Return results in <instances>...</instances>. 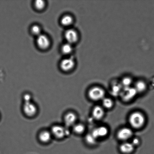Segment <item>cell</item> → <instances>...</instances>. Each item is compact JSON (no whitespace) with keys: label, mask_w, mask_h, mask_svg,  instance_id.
<instances>
[{"label":"cell","mask_w":154,"mask_h":154,"mask_svg":"<svg viewBox=\"0 0 154 154\" xmlns=\"http://www.w3.org/2000/svg\"><path fill=\"white\" fill-rule=\"evenodd\" d=\"M146 122V117L144 115L140 112H135L129 116V125L134 129H141L145 124Z\"/></svg>","instance_id":"1"},{"label":"cell","mask_w":154,"mask_h":154,"mask_svg":"<svg viewBox=\"0 0 154 154\" xmlns=\"http://www.w3.org/2000/svg\"><path fill=\"white\" fill-rule=\"evenodd\" d=\"M53 137L57 140H61L66 138L70 134L69 128L60 125H55L50 130Z\"/></svg>","instance_id":"2"},{"label":"cell","mask_w":154,"mask_h":154,"mask_svg":"<svg viewBox=\"0 0 154 154\" xmlns=\"http://www.w3.org/2000/svg\"><path fill=\"white\" fill-rule=\"evenodd\" d=\"M88 96L92 100H102L105 97V92L102 88L94 87L91 88L88 92Z\"/></svg>","instance_id":"3"},{"label":"cell","mask_w":154,"mask_h":154,"mask_svg":"<svg viewBox=\"0 0 154 154\" xmlns=\"http://www.w3.org/2000/svg\"><path fill=\"white\" fill-rule=\"evenodd\" d=\"M22 111L24 115L27 117L32 118L37 114L38 108L37 106L32 102L23 103Z\"/></svg>","instance_id":"4"},{"label":"cell","mask_w":154,"mask_h":154,"mask_svg":"<svg viewBox=\"0 0 154 154\" xmlns=\"http://www.w3.org/2000/svg\"><path fill=\"white\" fill-rule=\"evenodd\" d=\"M137 94L135 88L131 87L123 88L119 96L123 101L128 102L134 99Z\"/></svg>","instance_id":"5"},{"label":"cell","mask_w":154,"mask_h":154,"mask_svg":"<svg viewBox=\"0 0 154 154\" xmlns=\"http://www.w3.org/2000/svg\"><path fill=\"white\" fill-rule=\"evenodd\" d=\"M78 117L75 112H68L65 114L63 117L64 126L67 128H72L77 123Z\"/></svg>","instance_id":"6"},{"label":"cell","mask_w":154,"mask_h":154,"mask_svg":"<svg viewBox=\"0 0 154 154\" xmlns=\"http://www.w3.org/2000/svg\"><path fill=\"white\" fill-rule=\"evenodd\" d=\"M133 131L131 128L125 127L122 128L117 133V137L119 140L124 142H126L132 138L133 135Z\"/></svg>","instance_id":"7"},{"label":"cell","mask_w":154,"mask_h":154,"mask_svg":"<svg viewBox=\"0 0 154 154\" xmlns=\"http://www.w3.org/2000/svg\"><path fill=\"white\" fill-rule=\"evenodd\" d=\"M109 133L108 128L105 126H100L94 129L91 133L92 135L96 138H103L107 136Z\"/></svg>","instance_id":"8"},{"label":"cell","mask_w":154,"mask_h":154,"mask_svg":"<svg viewBox=\"0 0 154 154\" xmlns=\"http://www.w3.org/2000/svg\"><path fill=\"white\" fill-rule=\"evenodd\" d=\"M75 62L74 60L72 58L64 59L60 63V67L64 71L68 72L72 70L74 67Z\"/></svg>","instance_id":"9"},{"label":"cell","mask_w":154,"mask_h":154,"mask_svg":"<svg viewBox=\"0 0 154 154\" xmlns=\"http://www.w3.org/2000/svg\"><path fill=\"white\" fill-rule=\"evenodd\" d=\"M53 138L50 131L43 130L39 133L38 139L39 141L43 144H48L50 142Z\"/></svg>","instance_id":"10"},{"label":"cell","mask_w":154,"mask_h":154,"mask_svg":"<svg viewBox=\"0 0 154 154\" xmlns=\"http://www.w3.org/2000/svg\"><path fill=\"white\" fill-rule=\"evenodd\" d=\"M65 37L67 43L72 45L76 43L78 39V33L75 30L73 29L67 30L65 33Z\"/></svg>","instance_id":"11"},{"label":"cell","mask_w":154,"mask_h":154,"mask_svg":"<svg viewBox=\"0 0 154 154\" xmlns=\"http://www.w3.org/2000/svg\"><path fill=\"white\" fill-rule=\"evenodd\" d=\"M37 43L39 47L43 49H47L50 45V42L47 36L42 34L37 36Z\"/></svg>","instance_id":"12"},{"label":"cell","mask_w":154,"mask_h":154,"mask_svg":"<svg viewBox=\"0 0 154 154\" xmlns=\"http://www.w3.org/2000/svg\"><path fill=\"white\" fill-rule=\"evenodd\" d=\"M92 116L96 120H100L105 115V111L103 107L100 106H96L92 111Z\"/></svg>","instance_id":"13"},{"label":"cell","mask_w":154,"mask_h":154,"mask_svg":"<svg viewBox=\"0 0 154 154\" xmlns=\"http://www.w3.org/2000/svg\"><path fill=\"white\" fill-rule=\"evenodd\" d=\"M120 150L122 153L125 154H129L134 151L135 147L131 143L124 142L120 146Z\"/></svg>","instance_id":"14"},{"label":"cell","mask_w":154,"mask_h":154,"mask_svg":"<svg viewBox=\"0 0 154 154\" xmlns=\"http://www.w3.org/2000/svg\"><path fill=\"white\" fill-rule=\"evenodd\" d=\"M72 128L73 132L77 135H81L84 134L85 131V126L82 123H76Z\"/></svg>","instance_id":"15"},{"label":"cell","mask_w":154,"mask_h":154,"mask_svg":"<svg viewBox=\"0 0 154 154\" xmlns=\"http://www.w3.org/2000/svg\"><path fill=\"white\" fill-rule=\"evenodd\" d=\"M135 88L137 93H143L146 91L147 88V85L144 81H140L137 82L135 84Z\"/></svg>","instance_id":"16"},{"label":"cell","mask_w":154,"mask_h":154,"mask_svg":"<svg viewBox=\"0 0 154 154\" xmlns=\"http://www.w3.org/2000/svg\"><path fill=\"white\" fill-rule=\"evenodd\" d=\"M73 18L69 15H65L61 20V23L64 26H69L73 23Z\"/></svg>","instance_id":"17"},{"label":"cell","mask_w":154,"mask_h":154,"mask_svg":"<svg viewBox=\"0 0 154 154\" xmlns=\"http://www.w3.org/2000/svg\"><path fill=\"white\" fill-rule=\"evenodd\" d=\"M102 101V105L104 108L106 109H110L112 108L114 103L112 100L110 98L105 97Z\"/></svg>","instance_id":"18"},{"label":"cell","mask_w":154,"mask_h":154,"mask_svg":"<svg viewBox=\"0 0 154 154\" xmlns=\"http://www.w3.org/2000/svg\"><path fill=\"white\" fill-rule=\"evenodd\" d=\"M85 140L87 144L91 146L94 145L97 142V140L95 138L91 133L88 134L86 135Z\"/></svg>","instance_id":"19"},{"label":"cell","mask_w":154,"mask_h":154,"mask_svg":"<svg viewBox=\"0 0 154 154\" xmlns=\"http://www.w3.org/2000/svg\"><path fill=\"white\" fill-rule=\"evenodd\" d=\"M62 51L65 54H69L73 51V47L71 44L66 43L62 46Z\"/></svg>","instance_id":"20"},{"label":"cell","mask_w":154,"mask_h":154,"mask_svg":"<svg viewBox=\"0 0 154 154\" xmlns=\"http://www.w3.org/2000/svg\"><path fill=\"white\" fill-rule=\"evenodd\" d=\"M123 88L122 87L121 84H115L112 88V93L115 95L118 94L120 95Z\"/></svg>","instance_id":"21"},{"label":"cell","mask_w":154,"mask_h":154,"mask_svg":"<svg viewBox=\"0 0 154 154\" xmlns=\"http://www.w3.org/2000/svg\"><path fill=\"white\" fill-rule=\"evenodd\" d=\"M132 82V81L131 79L129 77H126L123 79L121 84L123 88H125L131 87Z\"/></svg>","instance_id":"22"},{"label":"cell","mask_w":154,"mask_h":154,"mask_svg":"<svg viewBox=\"0 0 154 154\" xmlns=\"http://www.w3.org/2000/svg\"><path fill=\"white\" fill-rule=\"evenodd\" d=\"M35 6L37 10H43L45 7V3L44 1L42 0H37L35 2Z\"/></svg>","instance_id":"23"},{"label":"cell","mask_w":154,"mask_h":154,"mask_svg":"<svg viewBox=\"0 0 154 154\" xmlns=\"http://www.w3.org/2000/svg\"><path fill=\"white\" fill-rule=\"evenodd\" d=\"M31 32L35 35L37 36L41 34V29L40 27L37 25L33 26L31 28Z\"/></svg>","instance_id":"24"},{"label":"cell","mask_w":154,"mask_h":154,"mask_svg":"<svg viewBox=\"0 0 154 154\" xmlns=\"http://www.w3.org/2000/svg\"><path fill=\"white\" fill-rule=\"evenodd\" d=\"M22 99L23 101V103L32 102V95L29 93H24L22 96Z\"/></svg>","instance_id":"25"},{"label":"cell","mask_w":154,"mask_h":154,"mask_svg":"<svg viewBox=\"0 0 154 154\" xmlns=\"http://www.w3.org/2000/svg\"><path fill=\"white\" fill-rule=\"evenodd\" d=\"M132 144L133 145L134 147L137 146L140 144V141L138 138H134L132 139V142H131Z\"/></svg>","instance_id":"26"}]
</instances>
